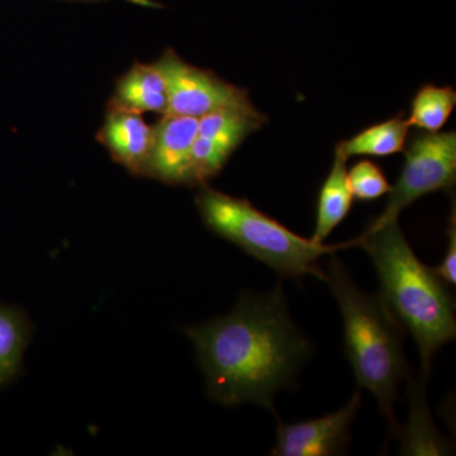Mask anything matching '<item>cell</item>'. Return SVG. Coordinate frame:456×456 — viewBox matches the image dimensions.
Returning a JSON list of instances; mask_svg holds the SVG:
<instances>
[{"mask_svg":"<svg viewBox=\"0 0 456 456\" xmlns=\"http://www.w3.org/2000/svg\"><path fill=\"white\" fill-rule=\"evenodd\" d=\"M185 332L196 347L209 397L224 406L255 403L275 412V395L311 351L288 314L281 287L268 296L248 294L227 316Z\"/></svg>","mask_w":456,"mask_h":456,"instance_id":"1","label":"cell"},{"mask_svg":"<svg viewBox=\"0 0 456 456\" xmlns=\"http://www.w3.org/2000/svg\"><path fill=\"white\" fill-rule=\"evenodd\" d=\"M353 241L373 260L380 298L412 335L422 368L428 373L435 354L456 336L455 305L448 284L419 260L398 220L369 224Z\"/></svg>","mask_w":456,"mask_h":456,"instance_id":"2","label":"cell"},{"mask_svg":"<svg viewBox=\"0 0 456 456\" xmlns=\"http://www.w3.org/2000/svg\"><path fill=\"white\" fill-rule=\"evenodd\" d=\"M322 281L340 307L345 351L359 386L373 393L391 431L397 434L393 406L399 383L408 375L402 327L380 296H369L356 287L338 257L322 269Z\"/></svg>","mask_w":456,"mask_h":456,"instance_id":"3","label":"cell"},{"mask_svg":"<svg viewBox=\"0 0 456 456\" xmlns=\"http://www.w3.org/2000/svg\"><path fill=\"white\" fill-rule=\"evenodd\" d=\"M196 203L200 217L216 235L241 248L285 278L314 275L322 281L318 260L354 241L340 245L317 244L297 235L274 218L255 208L248 200L200 185Z\"/></svg>","mask_w":456,"mask_h":456,"instance_id":"4","label":"cell"},{"mask_svg":"<svg viewBox=\"0 0 456 456\" xmlns=\"http://www.w3.org/2000/svg\"><path fill=\"white\" fill-rule=\"evenodd\" d=\"M404 150L401 175L391 188L388 203L370 224L398 220V216L419 198L450 191L456 182V134L421 132L413 134Z\"/></svg>","mask_w":456,"mask_h":456,"instance_id":"5","label":"cell"},{"mask_svg":"<svg viewBox=\"0 0 456 456\" xmlns=\"http://www.w3.org/2000/svg\"><path fill=\"white\" fill-rule=\"evenodd\" d=\"M155 65L167 86L165 114L200 119L222 108L250 102L248 90L224 82L213 71L189 64L174 50L165 51Z\"/></svg>","mask_w":456,"mask_h":456,"instance_id":"6","label":"cell"},{"mask_svg":"<svg viewBox=\"0 0 456 456\" xmlns=\"http://www.w3.org/2000/svg\"><path fill=\"white\" fill-rule=\"evenodd\" d=\"M266 122V116L251 102L222 108L200 118L191 150V185L207 184L217 176L239 146Z\"/></svg>","mask_w":456,"mask_h":456,"instance_id":"7","label":"cell"},{"mask_svg":"<svg viewBox=\"0 0 456 456\" xmlns=\"http://www.w3.org/2000/svg\"><path fill=\"white\" fill-rule=\"evenodd\" d=\"M362 407V392L354 393L346 406L331 415L298 424L278 426L273 456H330L346 452L351 425Z\"/></svg>","mask_w":456,"mask_h":456,"instance_id":"8","label":"cell"},{"mask_svg":"<svg viewBox=\"0 0 456 456\" xmlns=\"http://www.w3.org/2000/svg\"><path fill=\"white\" fill-rule=\"evenodd\" d=\"M200 119L164 114L154 126L146 175L170 185H191V150Z\"/></svg>","mask_w":456,"mask_h":456,"instance_id":"9","label":"cell"},{"mask_svg":"<svg viewBox=\"0 0 456 456\" xmlns=\"http://www.w3.org/2000/svg\"><path fill=\"white\" fill-rule=\"evenodd\" d=\"M98 139L107 147L113 160L132 175H146L154 142V126L147 125L142 114L110 110Z\"/></svg>","mask_w":456,"mask_h":456,"instance_id":"10","label":"cell"},{"mask_svg":"<svg viewBox=\"0 0 456 456\" xmlns=\"http://www.w3.org/2000/svg\"><path fill=\"white\" fill-rule=\"evenodd\" d=\"M110 110L139 114L167 113V86L155 62H136L127 73L119 77L110 102Z\"/></svg>","mask_w":456,"mask_h":456,"instance_id":"11","label":"cell"},{"mask_svg":"<svg viewBox=\"0 0 456 456\" xmlns=\"http://www.w3.org/2000/svg\"><path fill=\"white\" fill-rule=\"evenodd\" d=\"M346 163V156L336 147L331 171L318 194L316 227L311 239L317 244H323L332 231L347 217L353 207L354 196L347 179Z\"/></svg>","mask_w":456,"mask_h":456,"instance_id":"12","label":"cell"},{"mask_svg":"<svg viewBox=\"0 0 456 456\" xmlns=\"http://www.w3.org/2000/svg\"><path fill=\"white\" fill-rule=\"evenodd\" d=\"M408 130L410 125L401 113L391 119L365 128L349 140L341 141L336 147L347 159L351 156L386 158L403 151Z\"/></svg>","mask_w":456,"mask_h":456,"instance_id":"13","label":"cell"},{"mask_svg":"<svg viewBox=\"0 0 456 456\" xmlns=\"http://www.w3.org/2000/svg\"><path fill=\"white\" fill-rule=\"evenodd\" d=\"M397 434L402 440V454L440 455L446 454L448 444L443 440L432 424L430 413L421 384L410 388V419L403 431Z\"/></svg>","mask_w":456,"mask_h":456,"instance_id":"14","label":"cell"},{"mask_svg":"<svg viewBox=\"0 0 456 456\" xmlns=\"http://www.w3.org/2000/svg\"><path fill=\"white\" fill-rule=\"evenodd\" d=\"M28 340L29 325L25 314L0 305V387L20 371Z\"/></svg>","mask_w":456,"mask_h":456,"instance_id":"15","label":"cell"},{"mask_svg":"<svg viewBox=\"0 0 456 456\" xmlns=\"http://www.w3.org/2000/svg\"><path fill=\"white\" fill-rule=\"evenodd\" d=\"M455 106V89L426 84L417 90L412 99L408 125L426 132H439L448 122Z\"/></svg>","mask_w":456,"mask_h":456,"instance_id":"16","label":"cell"},{"mask_svg":"<svg viewBox=\"0 0 456 456\" xmlns=\"http://www.w3.org/2000/svg\"><path fill=\"white\" fill-rule=\"evenodd\" d=\"M351 193L359 200H375L391 191V184L382 167L370 160H362L347 171Z\"/></svg>","mask_w":456,"mask_h":456,"instance_id":"17","label":"cell"},{"mask_svg":"<svg viewBox=\"0 0 456 456\" xmlns=\"http://www.w3.org/2000/svg\"><path fill=\"white\" fill-rule=\"evenodd\" d=\"M455 206L452 207V215L450 217L448 228V250L444 256L443 263L437 268L434 269L437 277L448 285L456 284V220Z\"/></svg>","mask_w":456,"mask_h":456,"instance_id":"18","label":"cell"},{"mask_svg":"<svg viewBox=\"0 0 456 456\" xmlns=\"http://www.w3.org/2000/svg\"><path fill=\"white\" fill-rule=\"evenodd\" d=\"M68 2H88V3H94V2H106V0H68Z\"/></svg>","mask_w":456,"mask_h":456,"instance_id":"19","label":"cell"}]
</instances>
